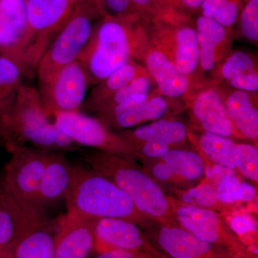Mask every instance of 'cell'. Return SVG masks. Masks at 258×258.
I'll use <instances>...</instances> for the list:
<instances>
[{
  "label": "cell",
  "instance_id": "d6986e66",
  "mask_svg": "<svg viewBox=\"0 0 258 258\" xmlns=\"http://www.w3.org/2000/svg\"><path fill=\"white\" fill-rule=\"evenodd\" d=\"M194 115L207 132L231 138L239 136L227 114L223 98L216 90L199 93L191 102Z\"/></svg>",
  "mask_w": 258,
  "mask_h": 258
},
{
  "label": "cell",
  "instance_id": "6da1fadb",
  "mask_svg": "<svg viewBox=\"0 0 258 258\" xmlns=\"http://www.w3.org/2000/svg\"><path fill=\"white\" fill-rule=\"evenodd\" d=\"M139 18L106 14L95 24L91 38L78 58L91 86L129 61L145 58V33L139 26Z\"/></svg>",
  "mask_w": 258,
  "mask_h": 258
},
{
  "label": "cell",
  "instance_id": "d6a6232c",
  "mask_svg": "<svg viewBox=\"0 0 258 258\" xmlns=\"http://www.w3.org/2000/svg\"><path fill=\"white\" fill-rule=\"evenodd\" d=\"M140 16L154 18L159 23H181L182 15L174 10L166 9L157 0H132Z\"/></svg>",
  "mask_w": 258,
  "mask_h": 258
},
{
  "label": "cell",
  "instance_id": "ab89813d",
  "mask_svg": "<svg viewBox=\"0 0 258 258\" xmlns=\"http://www.w3.org/2000/svg\"><path fill=\"white\" fill-rule=\"evenodd\" d=\"M141 253L124 249H111L98 253L96 258H139Z\"/></svg>",
  "mask_w": 258,
  "mask_h": 258
},
{
  "label": "cell",
  "instance_id": "5b68a950",
  "mask_svg": "<svg viewBox=\"0 0 258 258\" xmlns=\"http://www.w3.org/2000/svg\"><path fill=\"white\" fill-rule=\"evenodd\" d=\"M106 14L102 0H76L69 18L39 62L36 71L39 83L78 60L91 38L95 21Z\"/></svg>",
  "mask_w": 258,
  "mask_h": 258
},
{
  "label": "cell",
  "instance_id": "ffe728a7",
  "mask_svg": "<svg viewBox=\"0 0 258 258\" xmlns=\"http://www.w3.org/2000/svg\"><path fill=\"white\" fill-rule=\"evenodd\" d=\"M146 64L148 73L164 96L179 98L187 92L189 78L160 50L152 49L148 52Z\"/></svg>",
  "mask_w": 258,
  "mask_h": 258
},
{
  "label": "cell",
  "instance_id": "60d3db41",
  "mask_svg": "<svg viewBox=\"0 0 258 258\" xmlns=\"http://www.w3.org/2000/svg\"><path fill=\"white\" fill-rule=\"evenodd\" d=\"M204 1L205 0H178L177 6L181 4L189 9H196L203 5Z\"/></svg>",
  "mask_w": 258,
  "mask_h": 258
},
{
  "label": "cell",
  "instance_id": "2e32d148",
  "mask_svg": "<svg viewBox=\"0 0 258 258\" xmlns=\"http://www.w3.org/2000/svg\"><path fill=\"white\" fill-rule=\"evenodd\" d=\"M153 247L134 222L116 218L100 219L96 222L94 249L98 253L111 249L149 252Z\"/></svg>",
  "mask_w": 258,
  "mask_h": 258
},
{
  "label": "cell",
  "instance_id": "e0dca14e",
  "mask_svg": "<svg viewBox=\"0 0 258 258\" xmlns=\"http://www.w3.org/2000/svg\"><path fill=\"white\" fill-rule=\"evenodd\" d=\"M159 35L158 50L167 56L186 76H191L200 62L198 35L195 29L169 24Z\"/></svg>",
  "mask_w": 258,
  "mask_h": 258
},
{
  "label": "cell",
  "instance_id": "ba28073f",
  "mask_svg": "<svg viewBox=\"0 0 258 258\" xmlns=\"http://www.w3.org/2000/svg\"><path fill=\"white\" fill-rule=\"evenodd\" d=\"M173 211L180 227L202 240L244 257L257 256L213 210L172 201Z\"/></svg>",
  "mask_w": 258,
  "mask_h": 258
},
{
  "label": "cell",
  "instance_id": "52a82bcc",
  "mask_svg": "<svg viewBox=\"0 0 258 258\" xmlns=\"http://www.w3.org/2000/svg\"><path fill=\"white\" fill-rule=\"evenodd\" d=\"M9 152L11 157L0 176V184L20 203L39 210L37 192L52 152L23 146Z\"/></svg>",
  "mask_w": 258,
  "mask_h": 258
},
{
  "label": "cell",
  "instance_id": "4316f807",
  "mask_svg": "<svg viewBox=\"0 0 258 258\" xmlns=\"http://www.w3.org/2000/svg\"><path fill=\"white\" fill-rule=\"evenodd\" d=\"M209 178V177H208ZM213 181L216 187L219 201L223 204L236 202H251L257 195L255 188L252 185L241 182L236 176L234 169H228L221 175L209 178Z\"/></svg>",
  "mask_w": 258,
  "mask_h": 258
},
{
  "label": "cell",
  "instance_id": "44dd1931",
  "mask_svg": "<svg viewBox=\"0 0 258 258\" xmlns=\"http://www.w3.org/2000/svg\"><path fill=\"white\" fill-rule=\"evenodd\" d=\"M161 162L153 168V175L161 181H169L176 178L185 180L198 179L205 172L203 158L192 152L170 150L161 158Z\"/></svg>",
  "mask_w": 258,
  "mask_h": 258
},
{
  "label": "cell",
  "instance_id": "4fadbf2b",
  "mask_svg": "<svg viewBox=\"0 0 258 258\" xmlns=\"http://www.w3.org/2000/svg\"><path fill=\"white\" fill-rule=\"evenodd\" d=\"M98 220L68 210L54 235L55 258H88L94 249Z\"/></svg>",
  "mask_w": 258,
  "mask_h": 258
},
{
  "label": "cell",
  "instance_id": "f35d334b",
  "mask_svg": "<svg viewBox=\"0 0 258 258\" xmlns=\"http://www.w3.org/2000/svg\"><path fill=\"white\" fill-rule=\"evenodd\" d=\"M134 152L141 149L142 154L150 158H162L170 151V146L157 142H142L131 145Z\"/></svg>",
  "mask_w": 258,
  "mask_h": 258
},
{
  "label": "cell",
  "instance_id": "3957f363",
  "mask_svg": "<svg viewBox=\"0 0 258 258\" xmlns=\"http://www.w3.org/2000/svg\"><path fill=\"white\" fill-rule=\"evenodd\" d=\"M131 158L101 151L84 154V160L91 169L106 176L123 190L141 213L157 219L163 225H177L172 201Z\"/></svg>",
  "mask_w": 258,
  "mask_h": 258
},
{
  "label": "cell",
  "instance_id": "8d00e7d4",
  "mask_svg": "<svg viewBox=\"0 0 258 258\" xmlns=\"http://www.w3.org/2000/svg\"><path fill=\"white\" fill-rule=\"evenodd\" d=\"M103 7L108 8L115 18L128 19L141 17L132 0H102Z\"/></svg>",
  "mask_w": 258,
  "mask_h": 258
},
{
  "label": "cell",
  "instance_id": "9a60e30c",
  "mask_svg": "<svg viewBox=\"0 0 258 258\" xmlns=\"http://www.w3.org/2000/svg\"><path fill=\"white\" fill-rule=\"evenodd\" d=\"M169 105L161 96L143 95L133 97L123 103L96 113V118L108 127L125 128L147 120L159 119L166 114Z\"/></svg>",
  "mask_w": 258,
  "mask_h": 258
},
{
  "label": "cell",
  "instance_id": "ee69618b",
  "mask_svg": "<svg viewBox=\"0 0 258 258\" xmlns=\"http://www.w3.org/2000/svg\"><path fill=\"white\" fill-rule=\"evenodd\" d=\"M0 258H15L14 256H13V251H10V252H8V253L4 254L3 257Z\"/></svg>",
  "mask_w": 258,
  "mask_h": 258
},
{
  "label": "cell",
  "instance_id": "836d02e7",
  "mask_svg": "<svg viewBox=\"0 0 258 258\" xmlns=\"http://www.w3.org/2000/svg\"><path fill=\"white\" fill-rule=\"evenodd\" d=\"M235 166L242 175L247 179L257 182V148L251 144H237Z\"/></svg>",
  "mask_w": 258,
  "mask_h": 258
},
{
  "label": "cell",
  "instance_id": "1f68e13d",
  "mask_svg": "<svg viewBox=\"0 0 258 258\" xmlns=\"http://www.w3.org/2000/svg\"><path fill=\"white\" fill-rule=\"evenodd\" d=\"M15 235V214L9 201L0 189V257L13 251Z\"/></svg>",
  "mask_w": 258,
  "mask_h": 258
},
{
  "label": "cell",
  "instance_id": "9c48e42d",
  "mask_svg": "<svg viewBox=\"0 0 258 258\" xmlns=\"http://www.w3.org/2000/svg\"><path fill=\"white\" fill-rule=\"evenodd\" d=\"M90 85L82 64L76 60L44 82L39 83L42 111L49 118L55 113L80 111Z\"/></svg>",
  "mask_w": 258,
  "mask_h": 258
},
{
  "label": "cell",
  "instance_id": "603a6c76",
  "mask_svg": "<svg viewBox=\"0 0 258 258\" xmlns=\"http://www.w3.org/2000/svg\"><path fill=\"white\" fill-rule=\"evenodd\" d=\"M186 125L178 120H159L142 125L133 132L118 134L129 145L142 142H157L172 145L181 143L187 137Z\"/></svg>",
  "mask_w": 258,
  "mask_h": 258
},
{
  "label": "cell",
  "instance_id": "d590c367",
  "mask_svg": "<svg viewBox=\"0 0 258 258\" xmlns=\"http://www.w3.org/2000/svg\"><path fill=\"white\" fill-rule=\"evenodd\" d=\"M190 193L191 196L195 198L197 204L203 208H212L216 206L218 203H222L217 198L215 185L210 179L205 181L196 189L191 190Z\"/></svg>",
  "mask_w": 258,
  "mask_h": 258
},
{
  "label": "cell",
  "instance_id": "8992f818",
  "mask_svg": "<svg viewBox=\"0 0 258 258\" xmlns=\"http://www.w3.org/2000/svg\"><path fill=\"white\" fill-rule=\"evenodd\" d=\"M76 0H27L25 77L36 74L44 52L69 18Z\"/></svg>",
  "mask_w": 258,
  "mask_h": 258
},
{
  "label": "cell",
  "instance_id": "f6af8a7d",
  "mask_svg": "<svg viewBox=\"0 0 258 258\" xmlns=\"http://www.w3.org/2000/svg\"><path fill=\"white\" fill-rule=\"evenodd\" d=\"M235 258H257V256H254V257H244V256H235Z\"/></svg>",
  "mask_w": 258,
  "mask_h": 258
},
{
  "label": "cell",
  "instance_id": "83f0119b",
  "mask_svg": "<svg viewBox=\"0 0 258 258\" xmlns=\"http://www.w3.org/2000/svg\"><path fill=\"white\" fill-rule=\"evenodd\" d=\"M237 145L232 139L218 134L205 132L200 146L204 154L219 165L235 169Z\"/></svg>",
  "mask_w": 258,
  "mask_h": 258
},
{
  "label": "cell",
  "instance_id": "7402d4cb",
  "mask_svg": "<svg viewBox=\"0 0 258 258\" xmlns=\"http://www.w3.org/2000/svg\"><path fill=\"white\" fill-rule=\"evenodd\" d=\"M226 111L241 137L255 141L258 138V109L252 95L237 90L224 100Z\"/></svg>",
  "mask_w": 258,
  "mask_h": 258
},
{
  "label": "cell",
  "instance_id": "e575fe53",
  "mask_svg": "<svg viewBox=\"0 0 258 258\" xmlns=\"http://www.w3.org/2000/svg\"><path fill=\"white\" fill-rule=\"evenodd\" d=\"M242 34L247 40H258V0H249L241 16Z\"/></svg>",
  "mask_w": 258,
  "mask_h": 258
},
{
  "label": "cell",
  "instance_id": "f546056e",
  "mask_svg": "<svg viewBox=\"0 0 258 258\" xmlns=\"http://www.w3.org/2000/svg\"><path fill=\"white\" fill-rule=\"evenodd\" d=\"M154 80L151 76H141L134 79L124 87L108 97L104 101L97 104L91 110V113H98L111 108L112 107L123 103V102L138 96L149 95L152 88V81Z\"/></svg>",
  "mask_w": 258,
  "mask_h": 258
},
{
  "label": "cell",
  "instance_id": "484cf974",
  "mask_svg": "<svg viewBox=\"0 0 258 258\" xmlns=\"http://www.w3.org/2000/svg\"><path fill=\"white\" fill-rule=\"evenodd\" d=\"M221 75L235 89L247 92L258 91L257 66L246 52L238 51L229 57L222 64Z\"/></svg>",
  "mask_w": 258,
  "mask_h": 258
},
{
  "label": "cell",
  "instance_id": "8fae6325",
  "mask_svg": "<svg viewBox=\"0 0 258 258\" xmlns=\"http://www.w3.org/2000/svg\"><path fill=\"white\" fill-rule=\"evenodd\" d=\"M15 258H55L54 235L45 213L28 208L15 210Z\"/></svg>",
  "mask_w": 258,
  "mask_h": 258
},
{
  "label": "cell",
  "instance_id": "cb8c5ba5",
  "mask_svg": "<svg viewBox=\"0 0 258 258\" xmlns=\"http://www.w3.org/2000/svg\"><path fill=\"white\" fill-rule=\"evenodd\" d=\"M146 76H150L147 69L134 60L129 61L96 85V87L86 97L80 111H91L93 107L112 96L134 79Z\"/></svg>",
  "mask_w": 258,
  "mask_h": 258
},
{
  "label": "cell",
  "instance_id": "5bb4252c",
  "mask_svg": "<svg viewBox=\"0 0 258 258\" xmlns=\"http://www.w3.org/2000/svg\"><path fill=\"white\" fill-rule=\"evenodd\" d=\"M155 240L171 258H235V254L197 237L179 225H163Z\"/></svg>",
  "mask_w": 258,
  "mask_h": 258
},
{
  "label": "cell",
  "instance_id": "7c38bea8",
  "mask_svg": "<svg viewBox=\"0 0 258 258\" xmlns=\"http://www.w3.org/2000/svg\"><path fill=\"white\" fill-rule=\"evenodd\" d=\"M28 31L27 0H0V56L18 64L24 75Z\"/></svg>",
  "mask_w": 258,
  "mask_h": 258
},
{
  "label": "cell",
  "instance_id": "30bf717a",
  "mask_svg": "<svg viewBox=\"0 0 258 258\" xmlns=\"http://www.w3.org/2000/svg\"><path fill=\"white\" fill-rule=\"evenodd\" d=\"M53 118L56 128L79 147L95 148L128 157L136 154L128 142L96 117L78 111L55 113Z\"/></svg>",
  "mask_w": 258,
  "mask_h": 258
},
{
  "label": "cell",
  "instance_id": "7bdbcfd3",
  "mask_svg": "<svg viewBox=\"0 0 258 258\" xmlns=\"http://www.w3.org/2000/svg\"><path fill=\"white\" fill-rule=\"evenodd\" d=\"M139 258H155V257H153L152 254L149 253V252H142V253L140 254V255H139Z\"/></svg>",
  "mask_w": 258,
  "mask_h": 258
},
{
  "label": "cell",
  "instance_id": "277c9868",
  "mask_svg": "<svg viewBox=\"0 0 258 258\" xmlns=\"http://www.w3.org/2000/svg\"><path fill=\"white\" fill-rule=\"evenodd\" d=\"M64 200L68 210L96 220L122 219L137 224L146 217L111 180L81 166L73 167L72 181Z\"/></svg>",
  "mask_w": 258,
  "mask_h": 258
},
{
  "label": "cell",
  "instance_id": "d4e9b609",
  "mask_svg": "<svg viewBox=\"0 0 258 258\" xmlns=\"http://www.w3.org/2000/svg\"><path fill=\"white\" fill-rule=\"evenodd\" d=\"M200 62L205 71L213 69L217 60V49L227 40L226 27L214 19L201 16L197 21Z\"/></svg>",
  "mask_w": 258,
  "mask_h": 258
},
{
  "label": "cell",
  "instance_id": "4dcf8cb0",
  "mask_svg": "<svg viewBox=\"0 0 258 258\" xmlns=\"http://www.w3.org/2000/svg\"><path fill=\"white\" fill-rule=\"evenodd\" d=\"M242 0H205L201 5L203 16L214 19L223 26L237 21Z\"/></svg>",
  "mask_w": 258,
  "mask_h": 258
},
{
  "label": "cell",
  "instance_id": "f1b7e54d",
  "mask_svg": "<svg viewBox=\"0 0 258 258\" xmlns=\"http://www.w3.org/2000/svg\"><path fill=\"white\" fill-rule=\"evenodd\" d=\"M23 71L9 59L0 56V113L14 99L24 86Z\"/></svg>",
  "mask_w": 258,
  "mask_h": 258
},
{
  "label": "cell",
  "instance_id": "7a4b0ae2",
  "mask_svg": "<svg viewBox=\"0 0 258 258\" xmlns=\"http://www.w3.org/2000/svg\"><path fill=\"white\" fill-rule=\"evenodd\" d=\"M0 144L8 152L23 146L59 152L80 147L49 121L42 111L38 91L26 85L0 113Z\"/></svg>",
  "mask_w": 258,
  "mask_h": 258
},
{
  "label": "cell",
  "instance_id": "b9f144b4",
  "mask_svg": "<svg viewBox=\"0 0 258 258\" xmlns=\"http://www.w3.org/2000/svg\"><path fill=\"white\" fill-rule=\"evenodd\" d=\"M149 253L152 254L153 257L155 258H171L166 255V254L163 253L162 252H161L160 250L156 248L155 247H153V248L151 249Z\"/></svg>",
  "mask_w": 258,
  "mask_h": 258
},
{
  "label": "cell",
  "instance_id": "74e56055",
  "mask_svg": "<svg viewBox=\"0 0 258 258\" xmlns=\"http://www.w3.org/2000/svg\"><path fill=\"white\" fill-rule=\"evenodd\" d=\"M229 226L237 235H244L257 230V222L248 215H240L232 217Z\"/></svg>",
  "mask_w": 258,
  "mask_h": 258
},
{
  "label": "cell",
  "instance_id": "ac0fdd59",
  "mask_svg": "<svg viewBox=\"0 0 258 258\" xmlns=\"http://www.w3.org/2000/svg\"><path fill=\"white\" fill-rule=\"evenodd\" d=\"M73 167L62 152H51L37 192L39 210L45 212L47 207L64 200L72 181Z\"/></svg>",
  "mask_w": 258,
  "mask_h": 258
}]
</instances>
